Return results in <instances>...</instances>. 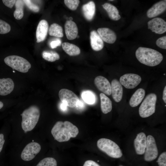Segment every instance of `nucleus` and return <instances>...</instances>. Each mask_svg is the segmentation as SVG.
I'll use <instances>...</instances> for the list:
<instances>
[{
    "instance_id": "obj_1",
    "label": "nucleus",
    "mask_w": 166,
    "mask_h": 166,
    "mask_svg": "<svg viewBox=\"0 0 166 166\" xmlns=\"http://www.w3.org/2000/svg\"><path fill=\"white\" fill-rule=\"evenodd\" d=\"M78 132L77 127L67 121L57 122L51 131L55 139L60 142L67 141L71 138L75 137Z\"/></svg>"
},
{
    "instance_id": "obj_2",
    "label": "nucleus",
    "mask_w": 166,
    "mask_h": 166,
    "mask_svg": "<svg viewBox=\"0 0 166 166\" xmlns=\"http://www.w3.org/2000/svg\"><path fill=\"white\" fill-rule=\"evenodd\" d=\"M136 57L141 63L149 66H156L163 59L162 54L151 48L140 47L135 52Z\"/></svg>"
},
{
    "instance_id": "obj_3",
    "label": "nucleus",
    "mask_w": 166,
    "mask_h": 166,
    "mask_svg": "<svg viewBox=\"0 0 166 166\" xmlns=\"http://www.w3.org/2000/svg\"><path fill=\"white\" fill-rule=\"evenodd\" d=\"M40 114L39 108L35 105L31 106L25 109L21 114L22 118L21 126L22 129L25 132L32 130L38 121Z\"/></svg>"
},
{
    "instance_id": "obj_4",
    "label": "nucleus",
    "mask_w": 166,
    "mask_h": 166,
    "mask_svg": "<svg viewBox=\"0 0 166 166\" xmlns=\"http://www.w3.org/2000/svg\"><path fill=\"white\" fill-rule=\"evenodd\" d=\"M97 145L100 150L110 157L118 158L122 156V151L118 145L110 139L101 138L98 140Z\"/></svg>"
},
{
    "instance_id": "obj_5",
    "label": "nucleus",
    "mask_w": 166,
    "mask_h": 166,
    "mask_svg": "<svg viewBox=\"0 0 166 166\" xmlns=\"http://www.w3.org/2000/svg\"><path fill=\"white\" fill-rule=\"evenodd\" d=\"M8 66L20 72L26 73L31 67L30 63L26 59L17 55L8 56L4 59Z\"/></svg>"
},
{
    "instance_id": "obj_6",
    "label": "nucleus",
    "mask_w": 166,
    "mask_h": 166,
    "mask_svg": "<svg viewBox=\"0 0 166 166\" xmlns=\"http://www.w3.org/2000/svg\"><path fill=\"white\" fill-rule=\"evenodd\" d=\"M157 99V96L154 93H149L146 96L139 108V114L141 117H148L155 112Z\"/></svg>"
},
{
    "instance_id": "obj_7",
    "label": "nucleus",
    "mask_w": 166,
    "mask_h": 166,
    "mask_svg": "<svg viewBox=\"0 0 166 166\" xmlns=\"http://www.w3.org/2000/svg\"><path fill=\"white\" fill-rule=\"evenodd\" d=\"M144 159L147 161L155 160L158 155V151L154 137L151 135L147 137V144Z\"/></svg>"
},
{
    "instance_id": "obj_8",
    "label": "nucleus",
    "mask_w": 166,
    "mask_h": 166,
    "mask_svg": "<svg viewBox=\"0 0 166 166\" xmlns=\"http://www.w3.org/2000/svg\"><path fill=\"white\" fill-rule=\"evenodd\" d=\"M41 146L36 142H31L28 144L23 150L21 155L22 160L25 161L32 160L40 152Z\"/></svg>"
},
{
    "instance_id": "obj_9",
    "label": "nucleus",
    "mask_w": 166,
    "mask_h": 166,
    "mask_svg": "<svg viewBox=\"0 0 166 166\" xmlns=\"http://www.w3.org/2000/svg\"><path fill=\"white\" fill-rule=\"evenodd\" d=\"M58 96L62 102L71 108L76 107L79 100L78 97L74 93L67 89H61L59 92Z\"/></svg>"
},
{
    "instance_id": "obj_10",
    "label": "nucleus",
    "mask_w": 166,
    "mask_h": 166,
    "mask_svg": "<svg viewBox=\"0 0 166 166\" xmlns=\"http://www.w3.org/2000/svg\"><path fill=\"white\" fill-rule=\"evenodd\" d=\"M141 78L139 75L134 73H126L120 78L121 84L128 89H132L136 87L140 82Z\"/></svg>"
},
{
    "instance_id": "obj_11",
    "label": "nucleus",
    "mask_w": 166,
    "mask_h": 166,
    "mask_svg": "<svg viewBox=\"0 0 166 166\" xmlns=\"http://www.w3.org/2000/svg\"><path fill=\"white\" fill-rule=\"evenodd\" d=\"M148 29L152 32L162 34L166 31V22L160 18H153L148 22Z\"/></svg>"
},
{
    "instance_id": "obj_12",
    "label": "nucleus",
    "mask_w": 166,
    "mask_h": 166,
    "mask_svg": "<svg viewBox=\"0 0 166 166\" xmlns=\"http://www.w3.org/2000/svg\"><path fill=\"white\" fill-rule=\"evenodd\" d=\"M94 82L95 85L100 91L108 96L111 94V85L107 78L102 76H99L95 78Z\"/></svg>"
},
{
    "instance_id": "obj_13",
    "label": "nucleus",
    "mask_w": 166,
    "mask_h": 166,
    "mask_svg": "<svg viewBox=\"0 0 166 166\" xmlns=\"http://www.w3.org/2000/svg\"><path fill=\"white\" fill-rule=\"evenodd\" d=\"M134 143L136 153L140 155L144 154L147 144V137L145 134L143 132L138 133L134 139Z\"/></svg>"
},
{
    "instance_id": "obj_14",
    "label": "nucleus",
    "mask_w": 166,
    "mask_h": 166,
    "mask_svg": "<svg viewBox=\"0 0 166 166\" xmlns=\"http://www.w3.org/2000/svg\"><path fill=\"white\" fill-rule=\"evenodd\" d=\"M97 31L102 40L107 43L113 44L116 40V33L109 28H99L97 29Z\"/></svg>"
},
{
    "instance_id": "obj_15",
    "label": "nucleus",
    "mask_w": 166,
    "mask_h": 166,
    "mask_svg": "<svg viewBox=\"0 0 166 166\" xmlns=\"http://www.w3.org/2000/svg\"><path fill=\"white\" fill-rule=\"evenodd\" d=\"M166 9V1H161L155 4L148 10L147 16L148 18L155 17L163 13Z\"/></svg>"
},
{
    "instance_id": "obj_16",
    "label": "nucleus",
    "mask_w": 166,
    "mask_h": 166,
    "mask_svg": "<svg viewBox=\"0 0 166 166\" xmlns=\"http://www.w3.org/2000/svg\"><path fill=\"white\" fill-rule=\"evenodd\" d=\"M48 27V24L46 20L43 19L40 21L36 31L37 43L42 42L45 39L47 34Z\"/></svg>"
},
{
    "instance_id": "obj_17",
    "label": "nucleus",
    "mask_w": 166,
    "mask_h": 166,
    "mask_svg": "<svg viewBox=\"0 0 166 166\" xmlns=\"http://www.w3.org/2000/svg\"><path fill=\"white\" fill-rule=\"evenodd\" d=\"M111 94L112 97L117 102H119L121 100L123 93L122 85L116 79H114L111 83Z\"/></svg>"
},
{
    "instance_id": "obj_18",
    "label": "nucleus",
    "mask_w": 166,
    "mask_h": 166,
    "mask_svg": "<svg viewBox=\"0 0 166 166\" xmlns=\"http://www.w3.org/2000/svg\"><path fill=\"white\" fill-rule=\"evenodd\" d=\"M65 30L66 36L68 40L74 39L78 35L77 27L76 23L72 21L68 20L65 22Z\"/></svg>"
},
{
    "instance_id": "obj_19",
    "label": "nucleus",
    "mask_w": 166,
    "mask_h": 166,
    "mask_svg": "<svg viewBox=\"0 0 166 166\" xmlns=\"http://www.w3.org/2000/svg\"><path fill=\"white\" fill-rule=\"evenodd\" d=\"M14 83L10 78L0 79V95L5 96L10 93L13 90Z\"/></svg>"
},
{
    "instance_id": "obj_20",
    "label": "nucleus",
    "mask_w": 166,
    "mask_h": 166,
    "mask_svg": "<svg viewBox=\"0 0 166 166\" xmlns=\"http://www.w3.org/2000/svg\"><path fill=\"white\" fill-rule=\"evenodd\" d=\"M90 42L92 49L94 51H99L103 48V40L98 34L95 30H92L90 33Z\"/></svg>"
},
{
    "instance_id": "obj_21",
    "label": "nucleus",
    "mask_w": 166,
    "mask_h": 166,
    "mask_svg": "<svg viewBox=\"0 0 166 166\" xmlns=\"http://www.w3.org/2000/svg\"><path fill=\"white\" fill-rule=\"evenodd\" d=\"M82 11L85 18L90 21L93 18L95 13L96 7L94 2L92 1L83 5Z\"/></svg>"
},
{
    "instance_id": "obj_22",
    "label": "nucleus",
    "mask_w": 166,
    "mask_h": 166,
    "mask_svg": "<svg viewBox=\"0 0 166 166\" xmlns=\"http://www.w3.org/2000/svg\"><path fill=\"white\" fill-rule=\"evenodd\" d=\"M145 95V91L142 88L137 89L133 94L129 101L131 106L134 107L137 106L141 102Z\"/></svg>"
},
{
    "instance_id": "obj_23",
    "label": "nucleus",
    "mask_w": 166,
    "mask_h": 166,
    "mask_svg": "<svg viewBox=\"0 0 166 166\" xmlns=\"http://www.w3.org/2000/svg\"><path fill=\"white\" fill-rule=\"evenodd\" d=\"M103 7L107 12L109 18L113 20L117 21L121 18V16L117 9L114 6L108 3L102 5Z\"/></svg>"
},
{
    "instance_id": "obj_24",
    "label": "nucleus",
    "mask_w": 166,
    "mask_h": 166,
    "mask_svg": "<svg viewBox=\"0 0 166 166\" xmlns=\"http://www.w3.org/2000/svg\"><path fill=\"white\" fill-rule=\"evenodd\" d=\"M100 96L101 100V107L102 112L105 114L110 112L112 108L111 101L103 93H101Z\"/></svg>"
},
{
    "instance_id": "obj_25",
    "label": "nucleus",
    "mask_w": 166,
    "mask_h": 166,
    "mask_svg": "<svg viewBox=\"0 0 166 166\" xmlns=\"http://www.w3.org/2000/svg\"><path fill=\"white\" fill-rule=\"evenodd\" d=\"M62 47L65 52L69 56H77L80 53V48L74 44L64 42L62 43Z\"/></svg>"
},
{
    "instance_id": "obj_26",
    "label": "nucleus",
    "mask_w": 166,
    "mask_h": 166,
    "mask_svg": "<svg viewBox=\"0 0 166 166\" xmlns=\"http://www.w3.org/2000/svg\"><path fill=\"white\" fill-rule=\"evenodd\" d=\"M49 34L51 36L59 38L63 37L64 35L62 27L56 23L50 25L49 29Z\"/></svg>"
},
{
    "instance_id": "obj_27",
    "label": "nucleus",
    "mask_w": 166,
    "mask_h": 166,
    "mask_svg": "<svg viewBox=\"0 0 166 166\" xmlns=\"http://www.w3.org/2000/svg\"><path fill=\"white\" fill-rule=\"evenodd\" d=\"M23 0H16L15 3L16 8L14 13V18L17 20H20L24 15L23 8L24 4Z\"/></svg>"
},
{
    "instance_id": "obj_28",
    "label": "nucleus",
    "mask_w": 166,
    "mask_h": 166,
    "mask_svg": "<svg viewBox=\"0 0 166 166\" xmlns=\"http://www.w3.org/2000/svg\"><path fill=\"white\" fill-rule=\"evenodd\" d=\"M42 57L45 60L50 62L54 61L60 58V56L57 53L52 51H43Z\"/></svg>"
},
{
    "instance_id": "obj_29",
    "label": "nucleus",
    "mask_w": 166,
    "mask_h": 166,
    "mask_svg": "<svg viewBox=\"0 0 166 166\" xmlns=\"http://www.w3.org/2000/svg\"><path fill=\"white\" fill-rule=\"evenodd\" d=\"M81 97L83 100L87 104L91 105L95 102V96L94 93L90 91H85L82 92Z\"/></svg>"
},
{
    "instance_id": "obj_30",
    "label": "nucleus",
    "mask_w": 166,
    "mask_h": 166,
    "mask_svg": "<svg viewBox=\"0 0 166 166\" xmlns=\"http://www.w3.org/2000/svg\"><path fill=\"white\" fill-rule=\"evenodd\" d=\"M56 160L52 157H46L41 160L36 166H57Z\"/></svg>"
},
{
    "instance_id": "obj_31",
    "label": "nucleus",
    "mask_w": 166,
    "mask_h": 166,
    "mask_svg": "<svg viewBox=\"0 0 166 166\" xmlns=\"http://www.w3.org/2000/svg\"><path fill=\"white\" fill-rule=\"evenodd\" d=\"M80 1L78 0H65L64 2L65 5L69 9L75 10L77 8Z\"/></svg>"
},
{
    "instance_id": "obj_32",
    "label": "nucleus",
    "mask_w": 166,
    "mask_h": 166,
    "mask_svg": "<svg viewBox=\"0 0 166 166\" xmlns=\"http://www.w3.org/2000/svg\"><path fill=\"white\" fill-rule=\"evenodd\" d=\"M10 30V25L5 21L0 19V34H7L9 33Z\"/></svg>"
},
{
    "instance_id": "obj_33",
    "label": "nucleus",
    "mask_w": 166,
    "mask_h": 166,
    "mask_svg": "<svg viewBox=\"0 0 166 166\" xmlns=\"http://www.w3.org/2000/svg\"><path fill=\"white\" fill-rule=\"evenodd\" d=\"M24 3L31 11L35 12H37L39 10V7L32 2V1L29 0H23Z\"/></svg>"
},
{
    "instance_id": "obj_34",
    "label": "nucleus",
    "mask_w": 166,
    "mask_h": 166,
    "mask_svg": "<svg viewBox=\"0 0 166 166\" xmlns=\"http://www.w3.org/2000/svg\"><path fill=\"white\" fill-rule=\"evenodd\" d=\"M156 45L159 47L166 49V36H164L159 38L156 42Z\"/></svg>"
},
{
    "instance_id": "obj_35",
    "label": "nucleus",
    "mask_w": 166,
    "mask_h": 166,
    "mask_svg": "<svg viewBox=\"0 0 166 166\" xmlns=\"http://www.w3.org/2000/svg\"><path fill=\"white\" fill-rule=\"evenodd\" d=\"M157 162L159 166H166V152H164L160 155Z\"/></svg>"
},
{
    "instance_id": "obj_36",
    "label": "nucleus",
    "mask_w": 166,
    "mask_h": 166,
    "mask_svg": "<svg viewBox=\"0 0 166 166\" xmlns=\"http://www.w3.org/2000/svg\"><path fill=\"white\" fill-rule=\"evenodd\" d=\"M61 44V40L60 38H56L50 42L49 45L50 47L53 49L60 46Z\"/></svg>"
},
{
    "instance_id": "obj_37",
    "label": "nucleus",
    "mask_w": 166,
    "mask_h": 166,
    "mask_svg": "<svg viewBox=\"0 0 166 166\" xmlns=\"http://www.w3.org/2000/svg\"><path fill=\"white\" fill-rule=\"evenodd\" d=\"M16 1L15 0H3L2 1L6 6L11 8L15 4Z\"/></svg>"
},
{
    "instance_id": "obj_38",
    "label": "nucleus",
    "mask_w": 166,
    "mask_h": 166,
    "mask_svg": "<svg viewBox=\"0 0 166 166\" xmlns=\"http://www.w3.org/2000/svg\"><path fill=\"white\" fill-rule=\"evenodd\" d=\"M83 166H100L95 162L90 160L85 162Z\"/></svg>"
},
{
    "instance_id": "obj_39",
    "label": "nucleus",
    "mask_w": 166,
    "mask_h": 166,
    "mask_svg": "<svg viewBox=\"0 0 166 166\" xmlns=\"http://www.w3.org/2000/svg\"><path fill=\"white\" fill-rule=\"evenodd\" d=\"M4 135L2 134H0V152L2 151L4 144L5 142V140L4 138Z\"/></svg>"
},
{
    "instance_id": "obj_40",
    "label": "nucleus",
    "mask_w": 166,
    "mask_h": 166,
    "mask_svg": "<svg viewBox=\"0 0 166 166\" xmlns=\"http://www.w3.org/2000/svg\"><path fill=\"white\" fill-rule=\"evenodd\" d=\"M84 105L83 102L79 100L76 107L77 109H83L84 108Z\"/></svg>"
},
{
    "instance_id": "obj_41",
    "label": "nucleus",
    "mask_w": 166,
    "mask_h": 166,
    "mask_svg": "<svg viewBox=\"0 0 166 166\" xmlns=\"http://www.w3.org/2000/svg\"><path fill=\"white\" fill-rule=\"evenodd\" d=\"M163 99L165 103H166V86L164 88L163 94Z\"/></svg>"
},
{
    "instance_id": "obj_42",
    "label": "nucleus",
    "mask_w": 166,
    "mask_h": 166,
    "mask_svg": "<svg viewBox=\"0 0 166 166\" xmlns=\"http://www.w3.org/2000/svg\"><path fill=\"white\" fill-rule=\"evenodd\" d=\"M67 106L66 104L63 102H62L61 103L60 105V108L61 109L65 111L66 110L67 108Z\"/></svg>"
},
{
    "instance_id": "obj_43",
    "label": "nucleus",
    "mask_w": 166,
    "mask_h": 166,
    "mask_svg": "<svg viewBox=\"0 0 166 166\" xmlns=\"http://www.w3.org/2000/svg\"><path fill=\"white\" fill-rule=\"evenodd\" d=\"M3 103L0 101V109H1L3 107Z\"/></svg>"
},
{
    "instance_id": "obj_44",
    "label": "nucleus",
    "mask_w": 166,
    "mask_h": 166,
    "mask_svg": "<svg viewBox=\"0 0 166 166\" xmlns=\"http://www.w3.org/2000/svg\"><path fill=\"white\" fill-rule=\"evenodd\" d=\"M69 20H70V21H72L73 19V18L72 17H70L69 18Z\"/></svg>"
},
{
    "instance_id": "obj_45",
    "label": "nucleus",
    "mask_w": 166,
    "mask_h": 166,
    "mask_svg": "<svg viewBox=\"0 0 166 166\" xmlns=\"http://www.w3.org/2000/svg\"><path fill=\"white\" fill-rule=\"evenodd\" d=\"M79 35H77V38H79Z\"/></svg>"
},
{
    "instance_id": "obj_46",
    "label": "nucleus",
    "mask_w": 166,
    "mask_h": 166,
    "mask_svg": "<svg viewBox=\"0 0 166 166\" xmlns=\"http://www.w3.org/2000/svg\"><path fill=\"white\" fill-rule=\"evenodd\" d=\"M109 1H114V0H109Z\"/></svg>"
},
{
    "instance_id": "obj_47",
    "label": "nucleus",
    "mask_w": 166,
    "mask_h": 166,
    "mask_svg": "<svg viewBox=\"0 0 166 166\" xmlns=\"http://www.w3.org/2000/svg\"></svg>"
}]
</instances>
